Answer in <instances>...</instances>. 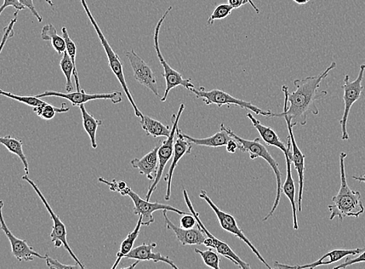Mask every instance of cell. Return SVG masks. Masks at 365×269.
Here are the masks:
<instances>
[{
	"label": "cell",
	"instance_id": "cell-1",
	"mask_svg": "<svg viewBox=\"0 0 365 269\" xmlns=\"http://www.w3.org/2000/svg\"><path fill=\"white\" fill-rule=\"evenodd\" d=\"M336 67V63L334 61L326 70L318 76L295 80V90L293 93H289L286 85H283L284 112L272 113L271 117H282L283 115H286L293 128L298 124L306 125L309 113L318 115L319 111L317 102L327 95V91L319 90L321 83Z\"/></svg>",
	"mask_w": 365,
	"mask_h": 269
},
{
	"label": "cell",
	"instance_id": "cell-2",
	"mask_svg": "<svg viewBox=\"0 0 365 269\" xmlns=\"http://www.w3.org/2000/svg\"><path fill=\"white\" fill-rule=\"evenodd\" d=\"M347 154L342 152L340 154V188L338 194L332 198V205H329V220L338 216L343 221L346 216H355L358 218L364 211L361 193L352 190L347 184L345 159Z\"/></svg>",
	"mask_w": 365,
	"mask_h": 269
},
{
	"label": "cell",
	"instance_id": "cell-3",
	"mask_svg": "<svg viewBox=\"0 0 365 269\" xmlns=\"http://www.w3.org/2000/svg\"><path fill=\"white\" fill-rule=\"evenodd\" d=\"M221 130H224L229 134L234 140H236L238 143V148L242 152L248 153L251 159H256L258 158H263L268 165L271 166L273 173H275L277 181V194L275 199V203L273 204V207L264 218L263 221L265 222L275 214L279 203L281 201L282 197V174L280 169H279V165L275 161V159L271 156V154L268 152L267 148L262 144L260 139L256 137L254 141H249L242 139L239 137L233 131L226 127L224 124H221Z\"/></svg>",
	"mask_w": 365,
	"mask_h": 269
},
{
	"label": "cell",
	"instance_id": "cell-4",
	"mask_svg": "<svg viewBox=\"0 0 365 269\" xmlns=\"http://www.w3.org/2000/svg\"><path fill=\"white\" fill-rule=\"evenodd\" d=\"M81 2L85 14H87L88 18L90 19L91 24H92L96 33H98L100 42L103 46V48H104L105 51V53L107 56L108 63H109V66L112 72L113 73V75L116 76L118 80V82L120 83V84H121L122 87L124 91L125 95L127 96V98L129 100L131 105H132L133 107L135 116L141 119L142 116H144V113H142L139 111V109L135 104V100L133 99V96L132 95V94H131V91L128 87L127 83L126 81H125L123 63L121 59H120V57L115 53V51L112 49L110 44L108 43L107 40L105 37L104 33H103L102 31L100 30L98 23H96L94 16L90 12L87 3V0H81Z\"/></svg>",
	"mask_w": 365,
	"mask_h": 269
},
{
	"label": "cell",
	"instance_id": "cell-5",
	"mask_svg": "<svg viewBox=\"0 0 365 269\" xmlns=\"http://www.w3.org/2000/svg\"><path fill=\"white\" fill-rule=\"evenodd\" d=\"M172 7H170L166 10V12H165L161 16V18L159 20L155 27V31H154L153 37L154 48H155L159 61V62H161V64L163 68L164 73L163 74V76L167 83L166 90H165L164 95L161 99L162 102H165L167 100L170 91L176 87H184L188 90L192 88H195V85H193V84L191 83V80L190 79H185L182 78V76L179 72L174 70V68L168 64L166 59L163 58L161 48H159V31H161L163 22L165 21V20H166L167 16L169 15L170 11L172 10Z\"/></svg>",
	"mask_w": 365,
	"mask_h": 269
},
{
	"label": "cell",
	"instance_id": "cell-6",
	"mask_svg": "<svg viewBox=\"0 0 365 269\" xmlns=\"http://www.w3.org/2000/svg\"><path fill=\"white\" fill-rule=\"evenodd\" d=\"M193 94L195 95L197 99H202L204 104L206 105L215 104L218 107L227 106H236L242 109H246L258 114V115H262L265 117H271L272 113L271 111H265L261 110L258 107L254 106L249 102L244 101L242 100L236 99L229 94L221 89H213L210 91L205 90L202 87L199 89L196 88H192L189 89Z\"/></svg>",
	"mask_w": 365,
	"mask_h": 269
},
{
	"label": "cell",
	"instance_id": "cell-7",
	"mask_svg": "<svg viewBox=\"0 0 365 269\" xmlns=\"http://www.w3.org/2000/svg\"><path fill=\"white\" fill-rule=\"evenodd\" d=\"M22 180L27 181V182L29 183L33 187L34 191L36 192L38 196L41 199L42 203L45 206V208H46L51 219L53 221V231H51V233H50V238H51V242L54 243L55 248L59 249L62 246H64L68 253H70L73 260L76 261L77 264L81 266V268H85V266L83 263L79 260L75 253H73L70 244H68L67 242V230L64 223L61 221L59 216L57 215L53 208H51L46 198L44 197L42 191L39 190L36 183L31 180L27 175L23 176Z\"/></svg>",
	"mask_w": 365,
	"mask_h": 269
},
{
	"label": "cell",
	"instance_id": "cell-8",
	"mask_svg": "<svg viewBox=\"0 0 365 269\" xmlns=\"http://www.w3.org/2000/svg\"><path fill=\"white\" fill-rule=\"evenodd\" d=\"M185 109V104H181L179 108L178 113L174 114L172 117V127H171L170 135L167 137L166 140L161 142V146H159L158 150V169L157 173L155 180L152 182L151 186L149 188V190L146 196V200H150L154 191L157 190V187L159 181L161 180L163 171L166 168L167 164L170 159H172L174 154V145L176 139V129L178 128V124L180 117Z\"/></svg>",
	"mask_w": 365,
	"mask_h": 269
},
{
	"label": "cell",
	"instance_id": "cell-9",
	"mask_svg": "<svg viewBox=\"0 0 365 269\" xmlns=\"http://www.w3.org/2000/svg\"><path fill=\"white\" fill-rule=\"evenodd\" d=\"M365 65L362 64L360 67V72H359L358 76L353 81H350V76L346 75L344 78V84L342 88L344 89V111L343 117L340 120L341 126V139L347 141L350 139L349 132H347V122L350 115L351 109L355 102L361 98L364 87L362 81L364 76Z\"/></svg>",
	"mask_w": 365,
	"mask_h": 269
},
{
	"label": "cell",
	"instance_id": "cell-10",
	"mask_svg": "<svg viewBox=\"0 0 365 269\" xmlns=\"http://www.w3.org/2000/svg\"><path fill=\"white\" fill-rule=\"evenodd\" d=\"M199 197L200 198L203 199L204 201L209 205V207L214 211L217 218H218L221 227L224 229V231L233 234L234 236L243 240L245 244H247L248 247L251 249V251H253L256 257H258V259L262 263H264V265H265L267 268L271 269V267L267 264V262L265 261L264 257L260 254L259 251L256 249L254 244L249 242V240L245 236L243 231L241 228L239 227L235 217L229 213H226V212L222 211L218 207H217L215 203L208 197L206 191L202 190L201 193L199 195Z\"/></svg>",
	"mask_w": 365,
	"mask_h": 269
},
{
	"label": "cell",
	"instance_id": "cell-11",
	"mask_svg": "<svg viewBox=\"0 0 365 269\" xmlns=\"http://www.w3.org/2000/svg\"><path fill=\"white\" fill-rule=\"evenodd\" d=\"M182 194H184V198L188 209L190 210L191 214L195 217L198 226L201 227L202 230L205 233V236H207L208 238L212 239L214 244V249L216 250L217 253L232 261L234 265H236L242 269H249L250 266L248 263L242 260L241 257L234 253L229 244L215 238L213 234L211 233L206 227L204 225L203 222L201 218H200V214L195 211V208H193L189 195H188L185 188L182 190Z\"/></svg>",
	"mask_w": 365,
	"mask_h": 269
},
{
	"label": "cell",
	"instance_id": "cell-12",
	"mask_svg": "<svg viewBox=\"0 0 365 269\" xmlns=\"http://www.w3.org/2000/svg\"><path fill=\"white\" fill-rule=\"evenodd\" d=\"M128 196L132 199L133 201L135 206L134 214L135 215L142 216V226H150L152 224H153V223L155 222V219H154L153 217V213L154 212L158 210L171 211L182 216L189 214L186 211H182L172 207V206L158 202H150V200L141 199L139 195L135 193L133 190H131Z\"/></svg>",
	"mask_w": 365,
	"mask_h": 269
},
{
	"label": "cell",
	"instance_id": "cell-13",
	"mask_svg": "<svg viewBox=\"0 0 365 269\" xmlns=\"http://www.w3.org/2000/svg\"><path fill=\"white\" fill-rule=\"evenodd\" d=\"M3 207L4 203L3 200H0V229H1L5 233V236L9 239L11 245V251H12V254L16 257V260L20 262L30 261H33L36 257H38V259H45V256L40 255L37 251H34L31 246L28 244L26 240L16 238L14 234L11 232L3 218Z\"/></svg>",
	"mask_w": 365,
	"mask_h": 269
},
{
	"label": "cell",
	"instance_id": "cell-14",
	"mask_svg": "<svg viewBox=\"0 0 365 269\" xmlns=\"http://www.w3.org/2000/svg\"><path fill=\"white\" fill-rule=\"evenodd\" d=\"M125 55L133 68L136 81L149 89L154 95L159 97L157 78L150 66L133 49L126 51Z\"/></svg>",
	"mask_w": 365,
	"mask_h": 269
},
{
	"label": "cell",
	"instance_id": "cell-15",
	"mask_svg": "<svg viewBox=\"0 0 365 269\" xmlns=\"http://www.w3.org/2000/svg\"><path fill=\"white\" fill-rule=\"evenodd\" d=\"M38 98H43V97L55 96L60 97V98L66 99L71 102L74 107H79L81 104H85V102L96 100H110L113 104H118L122 101V94L121 91H113L110 94H88L85 93L84 89L79 91H74V93H60V91H46L44 93L37 95Z\"/></svg>",
	"mask_w": 365,
	"mask_h": 269
},
{
	"label": "cell",
	"instance_id": "cell-16",
	"mask_svg": "<svg viewBox=\"0 0 365 269\" xmlns=\"http://www.w3.org/2000/svg\"><path fill=\"white\" fill-rule=\"evenodd\" d=\"M282 117L286 120L287 128L289 135L288 137V154L290 160L294 163L295 168L297 170L299 180V188L298 196V209L301 211L302 197H303L304 182H305V159L306 156L300 150L297 142L295 139L293 133V127L290 124V120L286 115H283Z\"/></svg>",
	"mask_w": 365,
	"mask_h": 269
},
{
	"label": "cell",
	"instance_id": "cell-17",
	"mask_svg": "<svg viewBox=\"0 0 365 269\" xmlns=\"http://www.w3.org/2000/svg\"><path fill=\"white\" fill-rule=\"evenodd\" d=\"M192 150V144L182 137V131L178 128L176 129V139L174 145V154L172 156V162H171L168 173L165 177L164 180L167 182L166 195L165 199L168 201L171 197V187H172V180L174 171L178 166L180 160L186 156L191 154Z\"/></svg>",
	"mask_w": 365,
	"mask_h": 269
},
{
	"label": "cell",
	"instance_id": "cell-18",
	"mask_svg": "<svg viewBox=\"0 0 365 269\" xmlns=\"http://www.w3.org/2000/svg\"><path fill=\"white\" fill-rule=\"evenodd\" d=\"M165 225L167 230L172 231L176 239L182 246L186 245H201L204 244L205 233L198 225L197 227L191 229H185L176 226L171 221L167 216V210H162Z\"/></svg>",
	"mask_w": 365,
	"mask_h": 269
},
{
	"label": "cell",
	"instance_id": "cell-19",
	"mask_svg": "<svg viewBox=\"0 0 365 269\" xmlns=\"http://www.w3.org/2000/svg\"><path fill=\"white\" fill-rule=\"evenodd\" d=\"M157 243L142 244L131 250L130 253L124 256V259L139 260V261H152L155 263L164 262L171 268L178 269V266H176L174 261L171 260L169 257L163 256L159 253H153V250L157 248Z\"/></svg>",
	"mask_w": 365,
	"mask_h": 269
},
{
	"label": "cell",
	"instance_id": "cell-20",
	"mask_svg": "<svg viewBox=\"0 0 365 269\" xmlns=\"http://www.w3.org/2000/svg\"><path fill=\"white\" fill-rule=\"evenodd\" d=\"M161 141L154 147L149 153L141 158H134L131 161L134 169H138L141 175H144L148 180H155L158 169V150L161 145Z\"/></svg>",
	"mask_w": 365,
	"mask_h": 269
},
{
	"label": "cell",
	"instance_id": "cell-21",
	"mask_svg": "<svg viewBox=\"0 0 365 269\" xmlns=\"http://www.w3.org/2000/svg\"><path fill=\"white\" fill-rule=\"evenodd\" d=\"M364 249H336L329 253L324 255L316 261L310 263L303 266H289L288 268L302 269V268H315L319 266H327L333 264V263L339 261L341 259H345L347 256L352 255L355 256L362 253Z\"/></svg>",
	"mask_w": 365,
	"mask_h": 269
},
{
	"label": "cell",
	"instance_id": "cell-22",
	"mask_svg": "<svg viewBox=\"0 0 365 269\" xmlns=\"http://www.w3.org/2000/svg\"><path fill=\"white\" fill-rule=\"evenodd\" d=\"M285 160H286L287 165V176L286 180L282 186V193L289 199L290 205H292L293 214V227L295 231L299 230L298 217H297V208H296L295 201V186L292 173V160H290L288 154V148L287 147V152L284 153Z\"/></svg>",
	"mask_w": 365,
	"mask_h": 269
},
{
	"label": "cell",
	"instance_id": "cell-23",
	"mask_svg": "<svg viewBox=\"0 0 365 269\" xmlns=\"http://www.w3.org/2000/svg\"><path fill=\"white\" fill-rule=\"evenodd\" d=\"M247 117L252 122L254 127L267 145L273 146L279 148L284 154L287 152V147L285 146L284 142L280 139V137L278 135L275 130L270 127L262 124L258 119H256L253 114L250 113L247 114Z\"/></svg>",
	"mask_w": 365,
	"mask_h": 269
},
{
	"label": "cell",
	"instance_id": "cell-24",
	"mask_svg": "<svg viewBox=\"0 0 365 269\" xmlns=\"http://www.w3.org/2000/svg\"><path fill=\"white\" fill-rule=\"evenodd\" d=\"M182 137H184L188 141L191 142L192 145L210 147L226 146L228 142L232 139V137L224 130H221L219 132H217L208 137H205V139H195V137H192L185 134L182 133Z\"/></svg>",
	"mask_w": 365,
	"mask_h": 269
},
{
	"label": "cell",
	"instance_id": "cell-25",
	"mask_svg": "<svg viewBox=\"0 0 365 269\" xmlns=\"http://www.w3.org/2000/svg\"><path fill=\"white\" fill-rule=\"evenodd\" d=\"M141 128L144 130L146 135L157 137H168L170 135L171 128L168 125H164L159 120L144 115L140 119Z\"/></svg>",
	"mask_w": 365,
	"mask_h": 269
},
{
	"label": "cell",
	"instance_id": "cell-26",
	"mask_svg": "<svg viewBox=\"0 0 365 269\" xmlns=\"http://www.w3.org/2000/svg\"><path fill=\"white\" fill-rule=\"evenodd\" d=\"M79 108L81 109L82 114L83 128L90 137L91 145L94 150H96L98 147V143H96V132H98V129L102 125L103 122L101 119H96L92 114H90L85 109V104H81Z\"/></svg>",
	"mask_w": 365,
	"mask_h": 269
},
{
	"label": "cell",
	"instance_id": "cell-27",
	"mask_svg": "<svg viewBox=\"0 0 365 269\" xmlns=\"http://www.w3.org/2000/svg\"><path fill=\"white\" fill-rule=\"evenodd\" d=\"M0 144L7 148L10 153L16 154L21 159L23 165H24L26 175H29V164H28L27 157L24 150H23V141L19 139H16V137L8 135L0 137Z\"/></svg>",
	"mask_w": 365,
	"mask_h": 269
},
{
	"label": "cell",
	"instance_id": "cell-28",
	"mask_svg": "<svg viewBox=\"0 0 365 269\" xmlns=\"http://www.w3.org/2000/svg\"><path fill=\"white\" fill-rule=\"evenodd\" d=\"M141 220L142 216L139 215V219L138 223H137L134 230L128 234L127 238L123 240L121 246H120V249L117 254V259L115 264L112 266V269H116L120 264V262H121L122 259H124V256L129 254L131 250L133 249L135 240L139 236L141 227L142 226Z\"/></svg>",
	"mask_w": 365,
	"mask_h": 269
},
{
	"label": "cell",
	"instance_id": "cell-29",
	"mask_svg": "<svg viewBox=\"0 0 365 269\" xmlns=\"http://www.w3.org/2000/svg\"><path fill=\"white\" fill-rule=\"evenodd\" d=\"M41 37L43 41H50L54 50L59 55L66 51V44L64 37L59 36L53 25L49 24L42 27Z\"/></svg>",
	"mask_w": 365,
	"mask_h": 269
},
{
	"label": "cell",
	"instance_id": "cell-30",
	"mask_svg": "<svg viewBox=\"0 0 365 269\" xmlns=\"http://www.w3.org/2000/svg\"><path fill=\"white\" fill-rule=\"evenodd\" d=\"M62 37H64V38L65 39L67 53L68 56L70 57V59L72 61L73 76H74V79H75L77 91H79L81 90V83H79V75H78L77 68V65H76L77 51V45L75 43L73 42L70 36H68V31L66 27H62Z\"/></svg>",
	"mask_w": 365,
	"mask_h": 269
},
{
	"label": "cell",
	"instance_id": "cell-31",
	"mask_svg": "<svg viewBox=\"0 0 365 269\" xmlns=\"http://www.w3.org/2000/svg\"><path fill=\"white\" fill-rule=\"evenodd\" d=\"M33 111L37 115L44 120L53 119L57 113H66L70 111V108L66 107V104H62L61 107H56L45 102L44 104L33 108Z\"/></svg>",
	"mask_w": 365,
	"mask_h": 269
},
{
	"label": "cell",
	"instance_id": "cell-32",
	"mask_svg": "<svg viewBox=\"0 0 365 269\" xmlns=\"http://www.w3.org/2000/svg\"><path fill=\"white\" fill-rule=\"evenodd\" d=\"M60 68L62 72H64L66 79V89L67 93H71L73 90V85L72 82V77L73 75V65L70 57L68 56L66 51L60 61Z\"/></svg>",
	"mask_w": 365,
	"mask_h": 269
},
{
	"label": "cell",
	"instance_id": "cell-33",
	"mask_svg": "<svg viewBox=\"0 0 365 269\" xmlns=\"http://www.w3.org/2000/svg\"><path fill=\"white\" fill-rule=\"evenodd\" d=\"M0 95L8 97L10 99H12L22 104H26L31 107H36L41 106L44 104V101L42 100L41 98H38L36 96H21L14 94L12 93H9V91H5L0 89Z\"/></svg>",
	"mask_w": 365,
	"mask_h": 269
},
{
	"label": "cell",
	"instance_id": "cell-34",
	"mask_svg": "<svg viewBox=\"0 0 365 269\" xmlns=\"http://www.w3.org/2000/svg\"><path fill=\"white\" fill-rule=\"evenodd\" d=\"M195 251L197 254L201 255L205 266L214 269H220L221 259L218 253H215L211 248L206 251H202L198 249H195Z\"/></svg>",
	"mask_w": 365,
	"mask_h": 269
},
{
	"label": "cell",
	"instance_id": "cell-35",
	"mask_svg": "<svg viewBox=\"0 0 365 269\" xmlns=\"http://www.w3.org/2000/svg\"><path fill=\"white\" fill-rule=\"evenodd\" d=\"M233 9L230 7L229 4H220L217 7L213 13L211 14L208 20V25H213L215 20H220L226 19V17L229 16Z\"/></svg>",
	"mask_w": 365,
	"mask_h": 269
},
{
	"label": "cell",
	"instance_id": "cell-36",
	"mask_svg": "<svg viewBox=\"0 0 365 269\" xmlns=\"http://www.w3.org/2000/svg\"><path fill=\"white\" fill-rule=\"evenodd\" d=\"M99 182L105 183V184L109 186L111 191L116 192L122 195V196L125 197L128 196L131 190V188L128 186L126 182L124 181H118L116 180H113L111 182L107 181L102 177H100L98 179Z\"/></svg>",
	"mask_w": 365,
	"mask_h": 269
},
{
	"label": "cell",
	"instance_id": "cell-37",
	"mask_svg": "<svg viewBox=\"0 0 365 269\" xmlns=\"http://www.w3.org/2000/svg\"><path fill=\"white\" fill-rule=\"evenodd\" d=\"M18 12L19 10L16 11L14 18L10 20L8 26L4 28L3 36L2 38L1 43H0V54H1L4 46L5 44H7L8 40L14 36V27L17 20V16H18L17 14H18Z\"/></svg>",
	"mask_w": 365,
	"mask_h": 269
},
{
	"label": "cell",
	"instance_id": "cell-38",
	"mask_svg": "<svg viewBox=\"0 0 365 269\" xmlns=\"http://www.w3.org/2000/svg\"><path fill=\"white\" fill-rule=\"evenodd\" d=\"M44 256L45 260H46V265L51 269L81 268L78 264L73 266L62 264L58 260L53 259L48 253Z\"/></svg>",
	"mask_w": 365,
	"mask_h": 269
},
{
	"label": "cell",
	"instance_id": "cell-39",
	"mask_svg": "<svg viewBox=\"0 0 365 269\" xmlns=\"http://www.w3.org/2000/svg\"><path fill=\"white\" fill-rule=\"evenodd\" d=\"M357 255L358 256L355 257V259H352V257H351V255L347 256L345 257L344 261L342 263V264L334 267V269L346 268L352 265L357 264V263L365 262V250L363 251L362 253Z\"/></svg>",
	"mask_w": 365,
	"mask_h": 269
},
{
	"label": "cell",
	"instance_id": "cell-40",
	"mask_svg": "<svg viewBox=\"0 0 365 269\" xmlns=\"http://www.w3.org/2000/svg\"><path fill=\"white\" fill-rule=\"evenodd\" d=\"M180 224V226L182 228L191 229L198 225V222L195 216H193L191 214H188L182 215Z\"/></svg>",
	"mask_w": 365,
	"mask_h": 269
},
{
	"label": "cell",
	"instance_id": "cell-41",
	"mask_svg": "<svg viewBox=\"0 0 365 269\" xmlns=\"http://www.w3.org/2000/svg\"><path fill=\"white\" fill-rule=\"evenodd\" d=\"M19 1L25 8L30 10L31 14L36 17L38 22H42V16L38 13L36 7H34L33 0H19Z\"/></svg>",
	"mask_w": 365,
	"mask_h": 269
},
{
	"label": "cell",
	"instance_id": "cell-42",
	"mask_svg": "<svg viewBox=\"0 0 365 269\" xmlns=\"http://www.w3.org/2000/svg\"><path fill=\"white\" fill-rule=\"evenodd\" d=\"M3 5L5 8L13 7L19 11L25 9L24 5L20 3L19 0H4Z\"/></svg>",
	"mask_w": 365,
	"mask_h": 269
},
{
	"label": "cell",
	"instance_id": "cell-43",
	"mask_svg": "<svg viewBox=\"0 0 365 269\" xmlns=\"http://www.w3.org/2000/svg\"><path fill=\"white\" fill-rule=\"evenodd\" d=\"M247 3H249L247 0H228V4H229L233 10L241 8L242 5Z\"/></svg>",
	"mask_w": 365,
	"mask_h": 269
},
{
	"label": "cell",
	"instance_id": "cell-44",
	"mask_svg": "<svg viewBox=\"0 0 365 269\" xmlns=\"http://www.w3.org/2000/svg\"><path fill=\"white\" fill-rule=\"evenodd\" d=\"M226 147L227 152L229 153H236V150H239L238 143L236 140H234L233 139L229 142H228V144Z\"/></svg>",
	"mask_w": 365,
	"mask_h": 269
},
{
	"label": "cell",
	"instance_id": "cell-45",
	"mask_svg": "<svg viewBox=\"0 0 365 269\" xmlns=\"http://www.w3.org/2000/svg\"><path fill=\"white\" fill-rule=\"evenodd\" d=\"M248 3L252 5V8H254V10H255V12L258 14H260V10L258 9V7H256V5L253 2V0H247Z\"/></svg>",
	"mask_w": 365,
	"mask_h": 269
},
{
	"label": "cell",
	"instance_id": "cell-46",
	"mask_svg": "<svg viewBox=\"0 0 365 269\" xmlns=\"http://www.w3.org/2000/svg\"><path fill=\"white\" fill-rule=\"evenodd\" d=\"M295 3L299 5H306L310 2V0H293Z\"/></svg>",
	"mask_w": 365,
	"mask_h": 269
},
{
	"label": "cell",
	"instance_id": "cell-47",
	"mask_svg": "<svg viewBox=\"0 0 365 269\" xmlns=\"http://www.w3.org/2000/svg\"><path fill=\"white\" fill-rule=\"evenodd\" d=\"M353 179L355 180H357L358 182H364L365 183V177L363 175L362 176H353Z\"/></svg>",
	"mask_w": 365,
	"mask_h": 269
},
{
	"label": "cell",
	"instance_id": "cell-48",
	"mask_svg": "<svg viewBox=\"0 0 365 269\" xmlns=\"http://www.w3.org/2000/svg\"><path fill=\"white\" fill-rule=\"evenodd\" d=\"M139 262H140V261H139V260H136V261L134 263V264L131 265V266H127V267H124V268H126V269L134 268L136 267L137 265L139 264Z\"/></svg>",
	"mask_w": 365,
	"mask_h": 269
},
{
	"label": "cell",
	"instance_id": "cell-49",
	"mask_svg": "<svg viewBox=\"0 0 365 269\" xmlns=\"http://www.w3.org/2000/svg\"><path fill=\"white\" fill-rule=\"evenodd\" d=\"M45 2H46L48 4L51 5V7H54V3L53 2V0H44Z\"/></svg>",
	"mask_w": 365,
	"mask_h": 269
},
{
	"label": "cell",
	"instance_id": "cell-50",
	"mask_svg": "<svg viewBox=\"0 0 365 269\" xmlns=\"http://www.w3.org/2000/svg\"><path fill=\"white\" fill-rule=\"evenodd\" d=\"M5 9H7V8H5L3 5H2L1 7H0V15L2 14Z\"/></svg>",
	"mask_w": 365,
	"mask_h": 269
},
{
	"label": "cell",
	"instance_id": "cell-51",
	"mask_svg": "<svg viewBox=\"0 0 365 269\" xmlns=\"http://www.w3.org/2000/svg\"><path fill=\"white\" fill-rule=\"evenodd\" d=\"M363 176L365 177V174H364V175H363Z\"/></svg>",
	"mask_w": 365,
	"mask_h": 269
}]
</instances>
